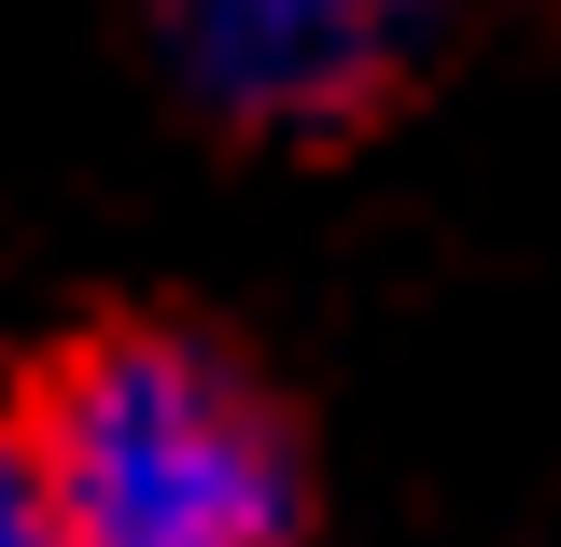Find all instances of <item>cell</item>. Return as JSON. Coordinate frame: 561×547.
Listing matches in <instances>:
<instances>
[{
    "instance_id": "obj_1",
    "label": "cell",
    "mask_w": 561,
    "mask_h": 547,
    "mask_svg": "<svg viewBox=\"0 0 561 547\" xmlns=\"http://www.w3.org/2000/svg\"><path fill=\"white\" fill-rule=\"evenodd\" d=\"M0 464L43 547H351L280 365L169 295H99L14 351Z\"/></svg>"
},
{
    "instance_id": "obj_2",
    "label": "cell",
    "mask_w": 561,
    "mask_h": 547,
    "mask_svg": "<svg viewBox=\"0 0 561 547\" xmlns=\"http://www.w3.org/2000/svg\"><path fill=\"white\" fill-rule=\"evenodd\" d=\"M169 113L267 169H351L449 84L478 0H127Z\"/></svg>"
},
{
    "instance_id": "obj_3",
    "label": "cell",
    "mask_w": 561,
    "mask_h": 547,
    "mask_svg": "<svg viewBox=\"0 0 561 547\" xmlns=\"http://www.w3.org/2000/svg\"><path fill=\"white\" fill-rule=\"evenodd\" d=\"M0 547H43V534H28V491H14V464H0Z\"/></svg>"
}]
</instances>
